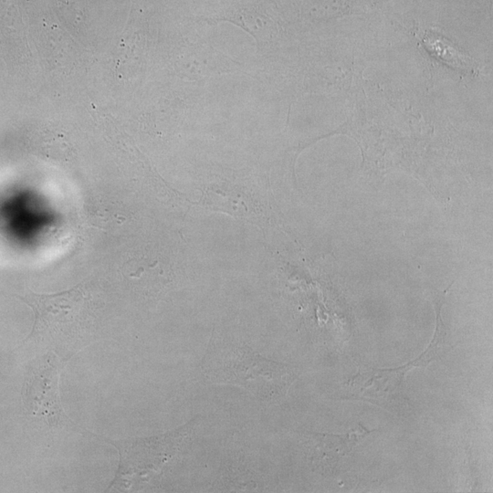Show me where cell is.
I'll return each mask as SVG.
<instances>
[{"label": "cell", "mask_w": 493, "mask_h": 493, "mask_svg": "<svg viewBox=\"0 0 493 493\" xmlns=\"http://www.w3.org/2000/svg\"><path fill=\"white\" fill-rule=\"evenodd\" d=\"M60 363L54 357H42L26 380L24 401L30 413L49 425H62L68 417L58 394Z\"/></svg>", "instance_id": "obj_3"}, {"label": "cell", "mask_w": 493, "mask_h": 493, "mask_svg": "<svg viewBox=\"0 0 493 493\" xmlns=\"http://www.w3.org/2000/svg\"><path fill=\"white\" fill-rule=\"evenodd\" d=\"M35 313L29 341L52 346L63 354L76 351L77 337L86 320L90 297L81 286L55 294L15 295Z\"/></svg>", "instance_id": "obj_2"}, {"label": "cell", "mask_w": 493, "mask_h": 493, "mask_svg": "<svg viewBox=\"0 0 493 493\" xmlns=\"http://www.w3.org/2000/svg\"><path fill=\"white\" fill-rule=\"evenodd\" d=\"M425 45L430 53L443 59L446 63L454 67H464L467 65V58L458 50L446 42L445 39H440L438 37H425Z\"/></svg>", "instance_id": "obj_4"}, {"label": "cell", "mask_w": 493, "mask_h": 493, "mask_svg": "<svg viewBox=\"0 0 493 493\" xmlns=\"http://www.w3.org/2000/svg\"><path fill=\"white\" fill-rule=\"evenodd\" d=\"M203 368L215 383L237 385L269 401L282 397L295 379L289 367L236 343L215 344L208 349Z\"/></svg>", "instance_id": "obj_1"}]
</instances>
